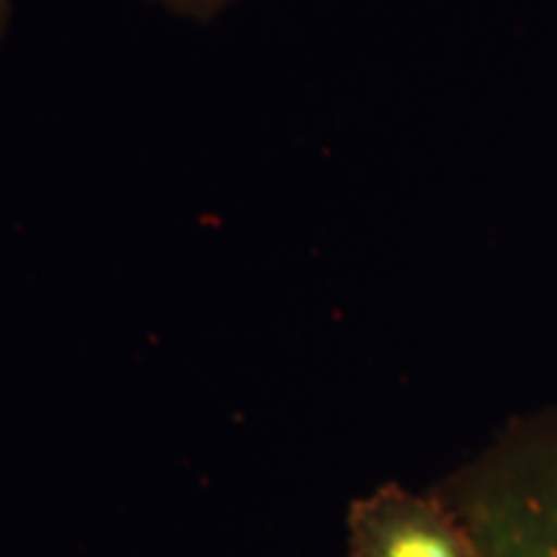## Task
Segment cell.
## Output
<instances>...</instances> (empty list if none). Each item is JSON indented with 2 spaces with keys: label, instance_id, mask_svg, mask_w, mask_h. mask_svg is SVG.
I'll use <instances>...</instances> for the list:
<instances>
[{
  "label": "cell",
  "instance_id": "cell-1",
  "mask_svg": "<svg viewBox=\"0 0 557 557\" xmlns=\"http://www.w3.org/2000/svg\"><path fill=\"white\" fill-rule=\"evenodd\" d=\"M436 491L480 557H557V406L508 418Z\"/></svg>",
  "mask_w": 557,
  "mask_h": 557
},
{
  "label": "cell",
  "instance_id": "cell-2",
  "mask_svg": "<svg viewBox=\"0 0 557 557\" xmlns=\"http://www.w3.org/2000/svg\"><path fill=\"white\" fill-rule=\"evenodd\" d=\"M348 557H480L475 537L442 493L398 483L348 508Z\"/></svg>",
  "mask_w": 557,
  "mask_h": 557
},
{
  "label": "cell",
  "instance_id": "cell-3",
  "mask_svg": "<svg viewBox=\"0 0 557 557\" xmlns=\"http://www.w3.org/2000/svg\"><path fill=\"white\" fill-rule=\"evenodd\" d=\"M152 3L163 5L173 16L207 24V21H214L220 13H225L233 3H238V0H152Z\"/></svg>",
  "mask_w": 557,
  "mask_h": 557
},
{
  "label": "cell",
  "instance_id": "cell-4",
  "mask_svg": "<svg viewBox=\"0 0 557 557\" xmlns=\"http://www.w3.org/2000/svg\"><path fill=\"white\" fill-rule=\"evenodd\" d=\"M13 21V0H0V45H3L5 37H9Z\"/></svg>",
  "mask_w": 557,
  "mask_h": 557
}]
</instances>
